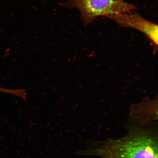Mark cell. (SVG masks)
<instances>
[{
    "label": "cell",
    "instance_id": "cell-3",
    "mask_svg": "<svg viewBox=\"0 0 158 158\" xmlns=\"http://www.w3.org/2000/svg\"><path fill=\"white\" fill-rule=\"evenodd\" d=\"M127 13L108 15L106 17L115 21L120 26L128 27L141 31L149 39L154 53L158 51V25L143 18L138 13Z\"/></svg>",
    "mask_w": 158,
    "mask_h": 158
},
{
    "label": "cell",
    "instance_id": "cell-2",
    "mask_svg": "<svg viewBox=\"0 0 158 158\" xmlns=\"http://www.w3.org/2000/svg\"><path fill=\"white\" fill-rule=\"evenodd\" d=\"M62 5L78 9L85 25L98 17L127 13L136 9L135 6L122 0H68Z\"/></svg>",
    "mask_w": 158,
    "mask_h": 158
},
{
    "label": "cell",
    "instance_id": "cell-4",
    "mask_svg": "<svg viewBox=\"0 0 158 158\" xmlns=\"http://www.w3.org/2000/svg\"><path fill=\"white\" fill-rule=\"evenodd\" d=\"M0 92L4 93L14 95L15 96L20 97L23 94V90L21 89H9L0 88Z\"/></svg>",
    "mask_w": 158,
    "mask_h": 158
},
{
    "label": "cell",
    "instance_id": "cell-1",
    "mask_svg": "<svg viewBox=\"0 0 158 158\" xmlns=\"http://www.w3.org/2000/svg\"><path fill=\"white\" fill-rule=\"evenodd\" d=\"M89 153L102 158H158L157 141L149 133L138 130L106 141Z\"/></svg>",
    "mask_w": 158,
    "mask_h": 158
}]
</instances>
